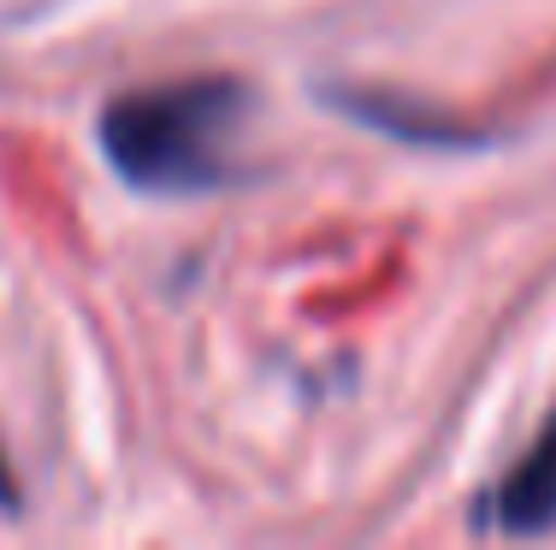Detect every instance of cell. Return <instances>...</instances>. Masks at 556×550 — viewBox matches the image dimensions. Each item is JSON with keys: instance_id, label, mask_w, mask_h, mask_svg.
I'll return each instance as SVG.
<instances>
[{"instance_id": "1", "label": "cell", "mask_w": 556, "mask_h": 550, "mask_svg": "<svg viewBox=\"0 0 556 550\" xmlns=\"http://www.w3.org/2000/svg\"><path fill=\"white\" fill-rule=\"evenodd\" d=\"M243 113L249 89L231 77L130 89L101 107V154L137 190L195 195L231 178V137Z\"/></svg>"}, {"instance_id": "2", "label": "cell", "mask_w": 556, "mask_h": 550, "mask_svg": "<svg viewBox=\"0 0 556 550\" xmlns=\"http://www.w3.org/2000/svg\"><path fill=\"white\" fill-rule=\"evenodd\" d=\"M556 521V421L539 432V444L480 497V527L497 533H545Z\"/></svg>"}, {"instance_id": "3", "label": "cell", "mask_w": 556, "mask_h": 550, "mask_svg": "<svg viewBox=\"0 0 556 550\" xmlns=\"http://www.w3.org/2000/svg\"><path fill=\"white\" fill-rule=\"evenodd\" d=\"M0 509H18V486H12V468L0 456Z\"/></svg>"}]
</instances>
